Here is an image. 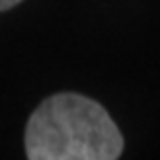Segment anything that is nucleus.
<instances>
[{
  "mask_svg": "<svg viewBox=\"0 0 160 160\" xmlns=\"http://www.w3.org/2000/svg\"><path fill=\"white\" fill-rule=\"evenodd\" d=\"M19 2H23V0H0V12L8 11V8H12V6H17Z\"/></svg>",
  "mask_w": 160,
  "mask_h": 160,
  "instance_id": "obj_2",
  "label": "nucleus"
},
{
  "mask_svg": "<svg viewBox=\"0 0 160 160\" xmlns=\"http://www.w3.org/2000/svg\"><path fill=\"white\" fill-rule=\"evenodd\" d=\"M25 154L29 160H114L123 154V135L100 102L60 92L31 112Z\"/></svg>",
  "mask_w": 160,
  "mask_h": 160,
  "instance_id": "obj_1",
  "label": "nucleus"
}]
</instances>
